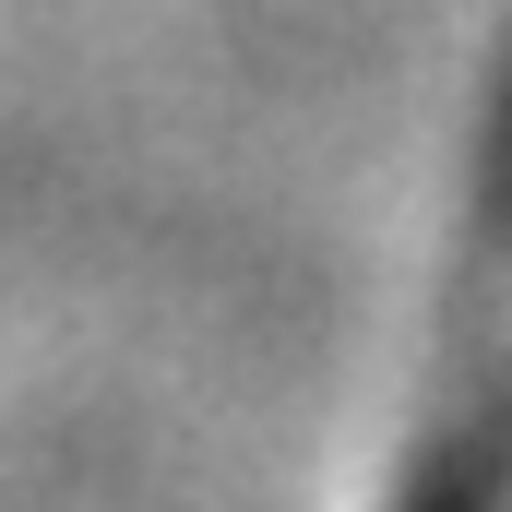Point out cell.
<instances>
[{"mask_svg":"<svg viewBox=\"0 0 512 512\" xmlns=\"http://www.w3.org/2000/svg\"><path fill=\"white\" fill-rule=\"evenodd\" d=\"M489 370L512 382V262H501V346H489Z\"/></svg>","mask_w":512,"mask_h":512,"instance_id":"1","label":"cell"}]
</instances>
